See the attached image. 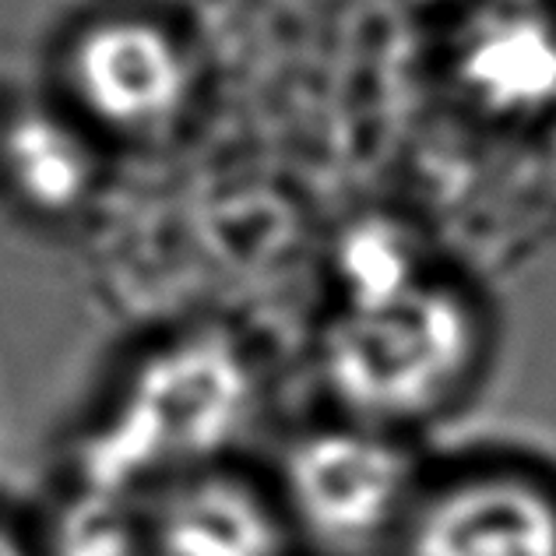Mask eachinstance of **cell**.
<instances>
[{"instance_id":"obj_1","label":"cell","mask_w":556,"mask_h":556,"mask_svg":"<svg viewBox=\"0 0 556 556\" xmlns=\"http://www.w3.org/2000/svg\"><path fill=\"white\" fill-rule=\"evenodd\" d=\"M472 320L444 289L413 286L353 311L328 339V380L363 416L394 419L430 408L472 356Z\"/></svg>"},{"instance_id":"obj_2","label":"cell","mask_w":556,"mask_h":556,"mask_svg":"<svg viewBox=\"0 0 556 556\" xmlns=\"http://www.w3.org/2000/svg\"><path fill=\"white\" fill-rule=\"evenodd\" d=\"M408 465L363 433H317L286 462V486L306 529L325 543L356 546L377 535L405 493Z\"/></svg>"},{"instance_id":"obj_3","label":"cell","mask_w":556,"mask_h":556,"mask_svg":"<svg viewBox=\"0 0 556 556\" xmlns=\"http://www.w3.org/2000/svg\"><path fill=\"white\" fill-rule=\"evenodd\" d=\"M78 96L102 121L152 127L169 121L190 92V71L163 28L149 22H102L71 56Z\"/></svg>"},{"instance_id":"obj_4","label":"cell","mask_w":556,"mask_h":556,"mask_svg":"<svg viewBox=\"0 0 556 556\" xmlns=\"http://www.w3.org/2000/svg\"><path fill=\"white\" fill-rule=\"evenodd\" d=\"M413 556H556V507L521 482H468L419 518Z\"/></svg>"},{"instance_id":"obj_5","label":"cell","mask_w":556,"mask_h":556,"mask_svg":"<svg viewBox=\"0 0 556 556\" xmlns=\"http://www.w3.org/2000/svg\"><path fill=\"white\" fill-rule=\"evenodd\" d=\"M159 546L163 556H278V529L240 482L201 479L166 504Z\"/></svg>"},{"instance_id":"obj_6","label":"cell","mask_w":556,"mask_h":556,"mask_svg":"<svg viewBox=\"0 0 556 556\" xmlns=\"http://www.w3.org/2000/svg\"><path fill=\"white\" fill-rule=\"evenodd\" d=\"M465 78L493 106H535L556 92V36L535 18L486 22L465 47Z\"/></svg>"},{"instance_id":"obj_7","label":"cell","mask_w":556,"mask_h":556,"mask_svg":"<svg viewBox=\"0 0 556 556\" xmlns=\"http://www.w3.org/2000/svg\"><path fill=\"white\" fill-rule=\"evenodd\" d=\"M4 163L14 187L47 212L71 208L92 184V159L85 144L47 113H25L8 127Z\"/></svg>"},{"instance_id":"obj_8","label":"cell","mask_w":556,"mask_h":556,"mask_svg":"<svg viewBox=\"0 0 556 556\" xmlns=\"http://www.w3.org/2000/svg\"><path fill=\"white\" fill-rule=\"evenodd\" d=\"M342 278L353 296V311L380 306L405 289H413V254L399 229L367 223L353 229L342 243Z\"/></svg>"},{"instance_id":"obj_9","label":"cell","mask_w":556,"mask_h":556,"mask_svg":"<svg viewBox=\"0 0 556 556\" xmlns=\"http://www.w3.org/2000/svg\"><path fill=\"white\" fill-rule=\"evenodd\" d=\"M0 556H25V549H22L18 543H14L11 535L0 532Z\"/></svg>"}]
</instances>
